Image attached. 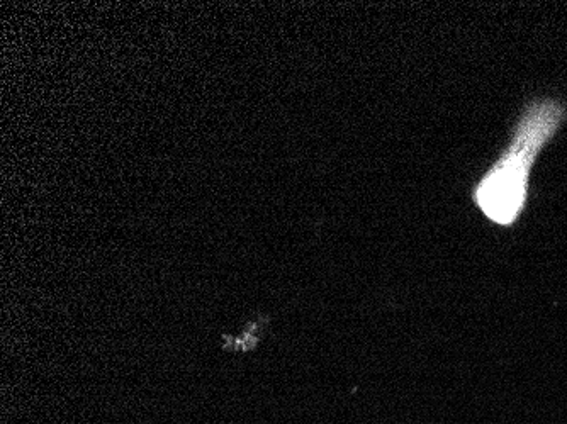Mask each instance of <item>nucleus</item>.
I'll return each instance as SVG.
<instances>
[{
	"label": "nucleus",
	"instance_id": "nucleus-1",
	"mask_svg": "<svg viewBox=\"0 0 567 424\" xmlns=\"http://www.w3.org/2000/svg\"><path fill=\"white\" fill-rule=\"evenodd\" d=\"M566 118V104L556 99L530 102L525 107L508 150L474 190V201L486 218L500 226L517 223L527 204L530 170Z\"/></svg>",
	"mask_w": 567,
	"mask_h": 424
}]
</instances>
